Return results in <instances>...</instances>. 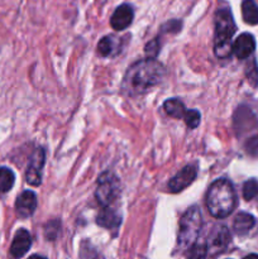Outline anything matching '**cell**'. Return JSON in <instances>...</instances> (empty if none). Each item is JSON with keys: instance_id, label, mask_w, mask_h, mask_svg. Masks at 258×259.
Returning <instances> with one entry per match:
<instances>
[{"instance_id": "1", "label": "cell", "mask_w": 258, "mask_h": 259, "mask_svg": "<svg viewBox=\"0 0 258 259\" xmlns=\"http://www.w3.org/2000/svg\"><path fill=\"white\" fill-rule=\"evenodd\" d=\"M166 71L156 58L137 61L126 71L121 89L128 95H142L163 80Z\"/></svg>"}, {"instance_id": "2", "label": "cell", "mask_w": 258, "mask_h": 259, "mask_svg": "<svg viewBox=\"0 0 258 259\" xmlns=\"http://www.w3.org/2000/svg\"><path fill=\"white\" fill-rule=\"evenodd\" d=\"M205 202L210 214L217 219L229 217L237 205L234 187L228 180H217L210 185Z\"/></svg>"}, {"instance_id": "3", "label": "cell", "mask_w": 258, "mask_h": 259, "mask_svg": "<svg viewBox=\"0 0 258 259\" xmlns=\"http://www.w3.org/2000/svg\"><path fill=\"white\" fill-rule=\"evenodd\" d=\"M235 23L228 8L219 9L215 14L214 52L218 58H228L233 53L232 37L235 33Z\"/></svg>"}, {"instance_id": "4", "label": "cell", "mask_w": 258, "mask_h": 259, "mask_svg": "<svg viewBox=\"0 0 258 259\" xmlns=\"http://www.w3.org/2000/svg\"><path fill=\"white\" fill-rule=\"evenodd\" d=\"M201 225V212H200L199 207H189L180 220L179 238H177V245L180 249L184 250L192 247V244L196 242L197 237H199Z\"/></svg>"}, {"instance_id": "5", "label": "cell", "mask_w": 258, "mask_h": 259, "mask_svg": "<svg viewBox=\"0 0 258 259\" xmlns=\"http://www.w3.org/2000/svg\"><path fill=\"white\" fill-rule=\"evenodd\" d=\"M119 192H120V182L115 175L106 171L99 176L95 197L101 207L110 206L118 197Z\"/></svg>"}, {"instance_id": "6", "label": "cell", "mask_w": 258, "mask_h": 259, "mask_svg": "<svg viewBox=\"0 0 258 259\" xmlns=\"http://www.w3.org/2000/svg\"><path fill=\"white\" fill-rule=\"evenodd\" d=\"M45 151L42 148H37L30 156L27 174H25V180L30 186H39L42 182V169L45 166Z\"/></svg>"}, {"instance_id": "7", "label": "cell", "mask_w": 258, "mask_h": 259, "mask_svg": "<svg viewBox=\"0 0 258 259\" xmlns=\"http://www.w3.org/2000/svg\"><path fill=\"white\" fill-rule=\"evenodd\" d=\"M197 176V167L194 164H189V166L184 167L180 172H177L168 182L169 191L176 194V192L182 191L186 189L187 186L195 181Z\"/></svg>"}, {"instance_id": "8", "label": "cell", "mask_w": 258, "mask_h": 259, "mask_svg": "<svg viewBox=\"0 0 258 259\" xmlns=\"http://www.w3.org/2000/svg\"><path fill=\"white\" fill-rule=\"evenodd\" d=\"M134 18L133 8L128 4H123L115 9L110 19L111 28L115 30H124L132 24Z\"/></svg>"}, {"instance_id": "9", "label": "cell", "mask_w": 258, "mask_h": 259, "mask_svg": "<svg viewBox=\"0 0 258 259\" xmlns=\"http://www.w3.org/2000/svg\"><path fill=\"white\" fill-rule=\"evenodd\" d=\"M30 245H32V238L29 233L25 229L18 230L10 247V257L14 259L22 258L29 250Z\"/></svg>"}, {"instance_id": "10", "label": "cell", "mask_w": 258, "mask_h": 259, "mask_svg": "<svg viewBox=\"0 0 258 259\" xmlns=\"http://www.w3.org/2000/svg\"><path fill=\"white\" fill-rule=\"evenodd\" d=\"M37 207V196L33 191H24L18 196L15 201V210L20 218H28L34 212Z\"/></svg>"}, {"instance_id": "11", "label": "cell", "mask_w": 258, "mask_h": 259, "mask_svg": "<svg viewBox=\"0 0 258 259\" xmlns=\"http://www.w3.org/2000/svg\"><path fill=\"white\" fill-rule=\"evenodd\" d=\"M255 42L254 38L249 33H243L239 37L235 39L233 43V53L237 56L239 60H244L248 58L253 52H254Z\"/></svg>"}, {"instance_id": "12", "label": "cell", "mask_w": 258, "mask_h": 259, "mask_svg": "<svg viewBox=\"0 0 258 259\" xmlns=\"http://www.w3.org/2000/svg\"><path fill=\"white\" fill-rule=\"evenodd\" d=\"M120 215L115 210L111 209L110 206L103 207L101 211L99 212L98 218H96L98 225L106 228V229H115L120 225Z\"/></svg>"}, {"instance_id": "13", "label": "cell", "mask_w": 258, "mask_h": 259, "mask_svg": "<svg viewBox=\"0 0 258 259\" xmlns=\"http://www.w3.org/2000/svg\"><path fill=\"white\" fill-rule=\"evenodd\" d=\"M230 242V234L227 227H218L215 229V233L212 234L211 240H210V252L212 254L215 253L223 252L227 248L228 243Z\"/></svg>"}, {"instance_id": "14", "label": "cell", "mask_w": 258, "mask_h": 259, "mask_svg": "<svg viewBox=\"0 0 258 259\" xmlns=\"http://www.w3.org/2000/svg\"><path fill=\"white\" fill-rule=\"evenodd\" d=\"M255 224L254 218L250 214H247V212H240L235 217L234 224H233V228H234L235 233L239 235L247 234Z\"/></svg>"}, {"instance_id": "15", "label": "cell", "mask_w": 258, "mask_h": 259, "mask_svg": "<svg viewBox=\"0 0 258 259\" xmlns=\"http://www.w3.org/2000/svg\"><path fill=\"white\" fill-rule=\"evenodd\" d=\"M242 15L244 22L248 23V24H258V7L254 0H243Z\"/></svg>"}, {"instance_id": "16", "label": "cell", "mask_w": 258, "mask_h": 259, "mask_svg": "<svg viewBox=\"0 0 258 259\" xmlns=\"http://www.w3.org/2000/svg\"><path fill=\"white\" fill-rule=\"evenodd\" d=\"M163 108L164 111L175 119L184 118L185 113H186V108L180 99H168L164 101Z\"/></svg>"}, {"instance_id": "17", "label": "cell", "mask_w": 258, "mask_h": 259, "mask_svg": "<svg viewBox=\"0 0 258 259\" xmlns=\"http://www.w3.org/2000/svg\"><path fill=\"white\" fill-rule=\"evenodd\" d=\"M14 181L15 176L12 169L8 167H0V194H4V192L12 190Z\"/></svg>"}, {"instance_id": "18", "label": "cell", "mask_w": 258, "mask_h": 259, "mask_svg": "<svg viewBox=\"0 0 258 259\" xmlns=\"http://www.w3.org/2000/svg\"><path fill=\"white\" fill-rule=\"evenodd\" d=\"M207 254V245L205 242H195L190 248L187 259H205Z\"/></svg>"}, {"instance_id": "19", "label": "cell", "mask_w": 258, "mask_h": 259, "mask_svg": "<svg viewBox=\"0 0 258 259\" xmlns=\"http://www.w3.org/2000/svg\"><path fill=\"white\" fill-rule=\"evenodd\" d=\"M258 196V181L252 179L248 180L244 185H243V197L247 201H250L254 197Z\"/></svg>"}, {"instance_id": "20", "label": "cell", "mask_w": 258, "mask_h": 259, "mask_svg": "<svg viewBox=\"0 0 258 259\" xmlns=\"http://www.w3.org/2000/svg\"><path fill=\"white\" fill-rule=\"evenodd\" d=\"M114 50V37L113 35H106L103 39L99 42L98 45V51L101 56L106 57V56H110L113 53Z\"/></svg>"}, {"instance_id": "21", "label": "cell", "mask_w": 258, "mask_h": 259, "mask_svg": "<svg viewBox=\"0 0 258 259\" xmlns=\"http://www.w3.org/2000/svg\"><path fill=\"white\" fill-rule=\"evenodd\" d=\"M200 118H201V116H200L199 111L192 109V110H189L185 113L184 120L190 129H195L200 124Z\"/></svg>"}, {"instance_id": "22", "label": "cell", "mask_w": 258, "mask_h": 259, "mask_svg": "<svg viewBox=\"0 0 258 259\" xmlns=\"http://www.w3.org/2000/svg\"><path fill=\"white\" fill-rule=\"evenodd\" d=\"M144 52H146L147 58H156V56L159 52V37L154 38L153 40L147 43Z\"/></svg>"}, {"instance_id": "23", "label": "cell", "mask_w": 258, "mask_h": 259, "mask_svg": "<svg viewBox=\"0 0 258 259\" xmlns=\"http://www.w3.org/2000/svg\"><path fill=\"white\" fill-rule=\"evenodd\" d=\"M58 230H60V223L58 222H51L46 225L45 234L47 239H55L58 234Z\"/></svg>"}, {"instance_id": "24", "label": "cell", "mask_w": 258, "mask_h": 259, "mask_svg": "<svg viewBox=\"0 0 258 259\" xmlns=\"http://www.w3.org/2000/svg\"><path fill=\"white\" fill-rule=\"evenodd\" d=\"M243 259H258V254H249Z\"/></svg>"}, {"instance_id": "25", "label": "cell", "mask_w": 258, "mask_h": 259, "mask_svg": "<svg viewBox=\"0 0 258 259\" xmlns=\"http://www.w3.org/2000/svg\"><path fill=\"white\" fill-rule=\"evenodd\" d=\"M28 259H46L45 257H42V255H37V254H34V255H32V257H29Z\"/></svg>"}]
</instances>
